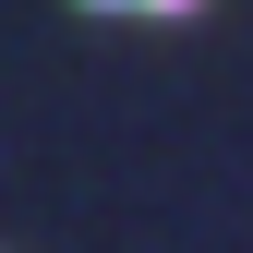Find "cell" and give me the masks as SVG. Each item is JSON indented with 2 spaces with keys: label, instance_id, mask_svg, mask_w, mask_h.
<instances>
[{
  "label": "cell",
  "instance_id": "obj_1",
  "mask_svg": "<svg viewBox=\"0 0 253 253\" xmlns=\"http://www.w3.org/2000/svg\"><path fill=\"white\" fill-rule=\"evenodd\" d=\"M157 12H181V0H157Z\"/></svg>",
  "mask_w": 253,
  "mask_h": 253
}]
</instances>
